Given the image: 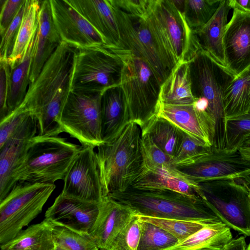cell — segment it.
I'll return each mask as SVG.
<instances>
[{
  "instance_id": "cell-43",
  "label": "cell",
  "mask_w": 250,
  "mask_h": 250,
  "mask_svg": "<svg viewBox=\"0 0 250 250\" xmlns=\"http://www.w3.org/2000/svg\"><path fill=\"white\" fill-rule=\"evenodd\" d=\"M123 12L133 16L144 17L148 12L152 0H111Z\"/></svg>"
},
{
  "instance_id": "cell-48",
  "label": "cell",
  "mask_w": 250,
  "mask_h": 250,
  "mask_svg": "<svg viewBox=\"0 0 250 250\" xmlns=\"http://www.w3.org/2000/svg\"><path fill=\"white\" fill-rule=\"evenodd\" d=\"M248 195L250 203V189H249L248 191Z\"/></svg>"
},
{
  "instance_id": "cell-38",
  "label": "cell",
  "mask_w": 250,
  "mask_h": 250,
  "mask_svg": "<svg viewBox=\"0 0 250 250\" xmlns=\"http://www.w3.org/2000/svg\"><path fill=\"white\" fill-rule=\"evenodd\" d=\"M139 216L133 214L117 234L108 250H137L141 235Z\"/></svg>"
},
{
  "instance_id": "cell-33",
  "label": "cell",
  "mask_w": 250,
  "mask_h": 250,
  "mask_svg": "<svg viewBox=\"0 0 250 250\" xmlns=\"http://www.w3.org/2000/svg\"><path fill=\"white\" fill-rule=\"evenodd\" d=\"M221 0H184L180 11L189 29L194 32L211 19Z\"/></svg>"
},
{
  "instance_id": "cell-27",
  "label": "cell",
  "mask_w": 250,
  "mask_h": 250,
  "mask_svg": "<svg viewBox=\"0 0 250 250\" xmlns=\"http://www.w3.org/2000/svg\"><path fill=\"white\" fill-rule=\"evenodd\" d=\"M230 228L222 222L204 226L165 250H223L232 240Z\"/></svg>"
},
{
  "instance_id": "cell-21",
  "label": "cell",
  "mask_w": 250,
  "mask_h": 250,
  "mask_svg": "<svg viewBox=\"0 0 250 250\" xmlns=\"http://www.w3.org/2000/svg\"><path fill=\"white\" fill-rule=\"evenodd\" d=\"M99 33L105 45L119 47L120 35L110 0H66Z\"/></svg>"
},
{
  "instance_id": "cell-29",
  "label": "cell",
  "mask_w": 250,
  "mask_h": 250,
  "mask_svg": "<svg viewBox=\"0 0 250 250\" xmlns=\"http://www.w3.org/2000/svg\"><path fill=\"white\" fill-rule=\"evenodd\" d=\"M37 29L22 59L11 68L7 104L8 115L22 103L30 84V71L36 42Z\"/></svg>"
},
{
  "instance_id": "cell-35",
  "label": "cell",
  "mask_w": 250,
  "mask_h": 250,
  "mask_svg": "<svg viewBox=\"0 0 250 250\" xmlns=\"http://www.w3.org/2000/svg\"><path fill=\"white\" fill-rule=\"evenodd\" d=\"M140 221L141 235L137 250H165L178 243L175 237L162 228Z\"/></svg>"
},
{
  "instance_id": "cell-34",
  "label": "cell",
  "mask_w": 250,
  "mask_h": 250,
  "mask_svg": "<svg viewBox=\"0 0 250 250\" xmlns=\"http://www.w3.org/2000/svg\"><path fill=\"white\" fill-rule=\"evenodd\" d=\"M52 233L53 250H100L89 235L58 226H53Z\"/></svg>"
},
{
  "instance_id": "cell-12",
  "label": "cell",
  "mask_w": 250,
  "mask_h": 250,
  "mask_svg": "<svg viewBox=\"0 0 250 250\" xmlns=\"http://www.w3.org/2000/svg\"><path fill=\"white\" fill-rule=\"evenodd\" d=\"M94 148L82 146L64 178L62 195L97 204L103 201L104 197Z\"/></svg>"
},
{
  "instance_id": "cell-17",
  "label": "cell",
  "mask_w": 250,
  "mask_h": 250,
  "mask_svg": "<svg viewBox=\"0 0 250 250\" xmlns=\"http://www.w3.org/2000/svg\"><path fill=\"white\" fill-rule=\"evenodd\" d=\"M99 204L60 193L46 211L44 219L53 226L89 235L98 215Z\"/></svg>"
},
{
  "instance_id": "cell-13",
  "label": "cell",
  "mask_w": 250,
  "mask_h": 250,
  "mask_svg": "<svg viewBox=\"0 0 250 250\" xmlns=\"http://www.w3.org/2000/svg\"><path fill=\"white\" fill-rule=\"evenodd\" d=\"M151 8L178 62L190 61L200 47L183 13L173 0H152Z\"/></svg>"
},
{
  "instance_id": "cell-2",
  "label": "cell",
  "mask_w": 250,
  "mask_h": 250,
  "mask_svg": "<svg viewBox=\"0 0 250 250\" xmlns=\"http://www.w3.org/2000/svg\"><path fill=\"white\" fill-rule=\"evenodd\" d=\"M107 197L138 216L176 219L206 225L221 222L207 200L198 194L190 196L167 189L130 187Z\"/></svg>"
},
{
  "instance_id": "cell-26",
  "label": "cell",
  "mask_w": 250,
  "mask_h": 250,
  "mask_svg": "<svg viewBox=\"0 0 250 250\" xmlns=\"http://www.w3.org/2000/svg\"><path fill=\"white\" fill-rule=\"evenodd\" d=\"M195 101L191 91L189 61L179 62L161 85L159 103L185 105Z\"/></svg>"
},
{
  "instance_id": "cell-11",
  "label": "cell",
  "mask_w": 250,
  "mask_h": 250,
  "mask_svg": "<svg viewBox=\"0 0 250 250\" xmlns=\"http://www.w3.org/2000/svg\"><path fill=\"white\" fill-rule=\"evenodd\" d=\"M191 91L194 98L208 102V112L219 121H224L225 91L234 76L201 49L189 61Z\"/></svg>"
},
{
  "instance_id": "cell-36",
  "label": "cell",
  "mask_w": 250,
  "mask_h": 250,
  "mask_svg": "<svg viewBox=\"0 0 250 250\" xmlns=\"http://www.w3.org/2000/svg\"><path fill=\"white\" fill-rule=\"evenodd\" d=\"M138 216L140 220L154 224L167 231L175 237L178 242L183 241L206 225L200 222L176 219Z\"/></svg>"
},
{
  "instance_id": "cell-1",
  "label": "cell",
  "mask_w": 250,
  "mask_h": 250,
  "mask_svg": "<svg viewBox=\"0 0 250 250\" xmlns=\"http://www.w3.org/2000/svg\"><path fill=\"white\" fill-rule=\"evenodd\" d=\"M78 49L62 41L45 63L37 79L30 84L24 100L16 108L35 116L38 135L59 136L64 132L60 124V118L71 91Z\"/></svg>"
},
{
  "instance_id": "cell-9",
  "label": "cell",
  "mask_w": 250,
  "mask_h": 250,
  "mask_svg": "<svg viewBox=\"0 0 250 250\" xmlns=\"http://www.w3.org/2000/svg\"><path fill=\"white\" fill-rule=\"evenodd\" d=\"M173 166L184 179L196 186L234 180L250 175V162L243 160L238 150L213 146L205 152Z\"/></svg>"
},
{
  "instance_id": "cell-32",
  "label": "cell",
  "mask_w": 250,
  "mask_h": 250,
  "mask_svg": "<svg viewBox=\"0 0 250 250\" xmlns=\"http://www.w3.org/2000/svg\"><path fill=\"white\" fill-rule=\"evenodd\" d=\"M148 133L155 144L174 157L182 143L184 132L167 120L156 116L142 129Z\"/></svg>"
},
{
  "instance_id": "cell-23",
  "label": "cell",
  "mask_w": 250,
  "mask_h": 250,
  "mask_svg": "<svg viewBox=\"0 0 250 250\" xmlns=\"http://www.w3.org/2000/svg\"><path fill=\"white\" fill-rule=\"evenodd\" d=\"M62 42L53 19L50 0L41 1L36 42L31 67L30 83Z\"/></svg>"
},
{
  "instance_id": "cell-22",
  "label": "cell",
  "mask_w": 250,
  "mask_h": 250,
  "mask_svg": "<svg viewBox=\"0 0 250 250\" xmlns=\"http://www.w3.org/2000/svg\"><path fill=\"white\" fill-rule=\"evenodd\" d=\"M101 117L103 144L112 142L130 122L125 95L120 85L103 92Z\"/></svg>"
},
{
  "instance_id": "cell-10",
  "label": "cell",
  "mask_w": 250,
  "mask_h": 250,
  "mask_svg": "<svg viewBox=\"0 0 250 250\" xmlns=\"http://www.w3.org/2000/svg\"><path fill=\"white\" fill-rule=\"evenodd\" d=\"M103 92L71 90L62 108L60 124L64 132L82 146L97 147L101 138V101Z\"/></svg>"
},
{
  "instance_id": "cell-31",
  "label": "cell",
  "mask_w": 250,
  "mask_h": 250,
  "mask_svg": "<svg viewBox=\"0 0 250 250\" xmlns=\"http://www.w3.org/2000/svg\"><path fill=\"white\" fill-rule=\"evenodd\" d=\"M41 1L26 0L25 9L11 56L8 59L14 67L22 58L38 27V15Z\"/></svg>"
},
{
  "instance_id": "cell-40",
  "label": "cell",
  "mask_w": 250,
  "mask_h": 250,
  "mask_svg": "<svg viewBox=\"0 0 250 250\" xmlns=\"http://www.w3.org/2000/svg\"><path fill=\"white\" fill-rule=\"evenodd\" d=\"M25 2L26 0L12 23L1 36L0 57L8 59L12 54L25 11Z\"/></svg>"
},
{
  "instance_id": "cell-30",
  "label": "cell",
  "mask_w": 250,
  "mask_h": 250,
  "mask_svg": "<svg viewBox=\"0 0 250 250\" xmlns=\"http://www.w3.org/2000/svg\"><path fill=\"white\" fill-rule=\"evenodd\" d=\"M53 225L46 219L28 226L7 243L0 250H53Z\"/></svg>"
},
{
  "instance_id": "cell-45",
  "label": "cell",
  "mask_w": 250,
  "mask_h": 250,
  "mask_svg": "<svg viewBox=\"0 0 250 250\" xmlns=\"http://www.w3.org/2000/svg\"><path fill=\"white\" fill-rule=\"evenodd\" d=\"M237 148L242 159L250 162V133L243 137Z\"/></svg>"
},
{
  "instance_id": "cell-3",
  "label": "cell",
  "mask_w": 250,
  "mask_h": 250,
  "mask_svg": "<svg viewBox=\"0 0 250 250\" xmlns=\"http://www.w3.org/2000/svg\"><path fill=\"white\" fill-rule=\"evenodd\" d=\"M110 1L119 32L118 47L144 60L161 85L178 62L151 6L144 17H138L123 12Z\"/></svg>"
},
{
  "instance_id": "cell-24",
  "label": "cell",
  "mask_w": 250,
  "mask_h": 250,
  "mask_svg": "<svg viewBox=\"0 0 250 250\" xmlns=\"http://www.w3.org/2000/svg\"><path fill=\"white\" fill-rule=\"evenodd\" d=\"M230 9L229 0H221L217 10L208 22L201 29L193 32L196 37L200 49L227 69L224 35Z\"/></svg>"
},
{
  "instance_id": "cell-8",
  "label": "cell",
  "mask_w": 250,
  "mask_h": 250,
  "mask_svg": "<svg viewBox=\"0 0 250 250\" xmlns=\"http://www.w3.org/2000/svg\"><path fill=\"white\" fill-rule=\"evenodd\" d=\"M123 66L121 59L104 44L78 48L71 90L103 92L120 85Z\"/></svg>"
},
{
  "instance_id": "cell-15",
  "label": "cell",
  "mask_w": 250,
  "mask_h": 250,
  "mask_svg": "<svg viewBox=\"0 0 250 250\" xmlns=\"http://www.w3.org/2000/svg\"><path fill=\"white\" fill-rule=\"evenodd\" d=\"M53 19L62 40L78 48L105 45L95 28L66 0H50Z\"/></svg>"
},
{
  "instance_id": "cell-25",
  "label": "cell",
  "mask_w": 250,
  "mask_h": 250,
  "mask_svg": "<svg viewBox=\"0 0 250 250\" xmlns=\"http://www.w3.org/2000/svg\"><path fill=\"white\" fill-rule=\"evenodd\" d=\"M131 187L146 189H167L188 195H199L200 186L184 179L175 167L144 170Z\"/></svg>"
},
{
  "instance_id": "cell-37",
  "label": "cell",
  "mask_w": 250,
  "mask_h": 250,
  "mask_svg": "<svg viewBox=\"0 0 250 250\" xmlns=\"http://www.w3.org/2000/svg\"><path fill=\"white\" fill-rule=\"evenodd\" d=\"M141 148L145 169L154 170L173 167V158L159 148L148 133H141Z\"/></svg>"
},
{
  "instance_id": "cell-4",
  "label": "cell",
  "mask_w": 250,
  "mask_h": 250,
  "mask_svg": "<svg viewBox=\"0 0 250 250\" xmlns=\"http://www.w3.org/2000/svg\"><path fill=\"white\" fill-rule=\"evenodd\" d=\"M141 129L130 122L112 142L97 147L96 158L104 197L131 187L144 169Z\"/></svg>"
},
{
  "instance_id": "cell-28",
  "label": "cell",
  "mask_w": 250,
  "mask_h": 250,
  "mask_svg": "<svg viewBox=\"0 0 250 250\" xmlns=\"http://www.w3.org/2000/svg\"><path fill=\"white\" fill-rule=\"evenodd\" d=\"M224 125L250 113V66L230 82L223 99Z\"/></svg>"
},
{
  "instance_id": "cell-47",
  "label": "cell",
  "mask_w": 250,
  "mask_h": 250,
  "mask_svg": "<svg viewBox=\"0 0 250 250\" xmlns=\"http://www.w3.org/2000/svg\"><path fill=\"white\" fill-rule=\"evenodd\" d=\"M230 8L250 12V0H229Z\"/></svg>"
},
{
  "instance_id": "cell-16",
  "label": "cell",
  "mask_w": 250,
  "mask_h": 250,
  "mask_svg": "<svg viewBox=\"0 0 250 250\" xmlns=\"http://www.w3.org/2000/svg\"><path fill=\"white\" fill-rule=\"evenodd\" d=\"M170 122L182 131L207 147L213 146L217 122L208 111H201L191 104L158 103L157 116Z\"/></svg>"
},
{
  "instance_id": "cell-7",
  "label": "cell",
  "mask_w": 250,
  "mask_h": 250,
  "mask_svg": "<svg viewBox=\"0 0 250 250\" xmlns=\"http://www.w3.org/2000/svg\"><path fill=\"white\" fill-rule=\"evenodd\" d=\"M56 188L55 184L18 182L0 201V245L13 239L36 218Z\"/></svg>"
},
{
  "instance_id": "cell-42",
  "label": "cell",
  "mask_w": 250,
  "mask_h": 250,
  "mask_svg": "<svg viewBox=\"0 0 250 250\" xmlns=\"http://www.w3.org/2000/svg\"><path fill=\"white\" fill-rule=\"evenodd\" d=\"M11 71L8 58L0 57V120L8 115L7 104Z\"/></svg>"
},
{
  "instance_id": "cell-18",
  "label": "cell",
  "mask_w": 250,
  "mask_h": 250,
  "mask_svg": "<svg viewBox=\"0 0 250 250\" xmlns=\"http://www.w3.org/2000/svg\"><path fill=\"white\" fill-rule=\"evenodd\" d=\"M224 44L227 68L235 78L250 66V12L233 9Z\"/></svg>"
},
{
  "instance_id": "cell-41",
  "label": "cell",
  "mask_w": 250,
  "mask_h": 250,
  "mask_svg": "<svg viewBox=\"0 0 250 250\" xmlns=\"http://www.w3.org/2000/svg\"><path fill=\"white\" fill-rule=\"evenodd\" d=\"M184 132L180 146L173 158L174 164L198 156L210 149Z\"/></svg>"
},
{
  "instance_id": "cell-49",
  "label": "cell",
  "mask_w": 250,
  "mask_h": 250,
  "mask_svg": "<svg viewBox=\"0 0 250 250\" xmlns=\"http://www.w3.org/2000/svg\"><path fill=\"white\" fill-rule=\"evenodd\" d=\"M247 250H250V241L249 244L247 246Z\"/></svg>"
},
{
  "instance_id": "cell-14",
  "label": "cell",
  "mask_w": 250,
  "mask_h": 250,
  "mask_svg": "<svg viewBox=\"0 0 250 250\" xmlns=\"http://www.w3.org/2000/svg\"><path fill=\"white\" fill-rule=\"evenodd\" d=\"M37 131V119L30 113L0 146V201L17 184L16 172Z\"/></svg>"
},
{
  "instance_id": "cell-20",
  "label": "cell",
  "mask_w": 250,
  "mask_h": 250,
  "mask_svg": "<svg viewBox=\"0 0 250 250\" xmlns=\"http://www.w3.org/2000/svg\"><path fill=\"white\" fill-rule=\"evenodd\" d=\"M133 215L128 208L105 197L99 204L98 215L89 235L100 250H108L115 236Z\"/></svg>"
},
{
  "instance_id": "cell-46",
  "label": "cell",
  "mask_w": 250,
  "mask_h": 250,
  "mask_svg": "<svg viewBox=\"0 0 250 250\" xmlns=\"http://www.w3.org/2000/svg\"><path fill=\"white\" fill-rule=\"evenodd\" d=\"M245 237L243 235L233 239L223 250H247Z\"/></svg>"
},
{
  "instance_id": "cell-19",
  "label": "cell",
  "mask_w": 250,
  "mask_h": 250,
  "mask_svg": "<svg viewBox=\"0 0 250 250\" xmlns=\"http://www.w3.org/2000/svg\"><path fill=\"white\" fill-rule=\"evenodd\" d=\"M202 197L221 222L244 236H250V203L246 193L218 194L206 183L199 184Z\"/></svg>"
},
{
  "instance_id": "cell-5",
  "label": "cell",
  "mask_w": 250,
  "mask_h": 250,
  "mask_svg": "<svg viewBox=\"0 0 250 250\" xmlns=\"http://www.w3.org/2000/svg\"><path fill=\"white\" fill-rule=\"evenodd\" d=\"M108 47L123 62L120 85L130 120L142 129L157 116L161 84L144 60L128 50Z\"/></svg>"
},
{
  "instance_id": "cell-6",
  "label": "cell",
  "mask_w": 250,
  "mask_h": 250,
  "mask_svg": "<svg viewBox=\"0 0 250 250\" xmlns=\"http://www.w3.org/2000/svg\"><path fill=\"white\" fill-rule=\"evenodd\" d=\"M82 148L59 136L36 135L16 172L17 183L54 184L63 180Z\"/></svg>"
},
{
  "instance_id": "cell-39",
  "label": "cell",
  "mask_w": 250,
  "mask_h": 250,
  "mask_svg": "<svg viewBox=\"0 0 250 250\" xmlns=\"http://www.w3.org/2000/svg\"><path fill=\"white\" fill-rule=\"evenodd\" d=\"M226 147L237 149L239 143L245 135L250 133V113L228 121L223 126Z\"/></svg>"
},
{
  "instance_id": "cell-50",
  "label": "cell",
  "mask_w": 250,
  "mask_h": 250,
  "mask_svg": "<svg viewBox=\"0 0 250 250\" xmlns=\"http://www.w3.org/2000/svg\"></svg>"
},
{
  "instance_id": "cell-44",
  "label": "cell",
  "mask_w": 250,
  "mask_h": 250,
  "mask_svg": "<svg viewBox=\"0 0 250 250\" xmlns=\"http://www.w3.org/2000/svg\"><path fill=\"white\" fill-rule=\"evenodd\" d=\"M25 0H5L1 8L0 33L1 36L12 23Z\"/></svg>"
}]
</instances>
